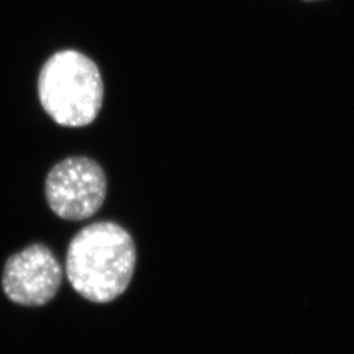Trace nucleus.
<instances>
[{"mask_svg":"<svg viewBox=\"0 0 354 354\" xmlns=\"http://www.w3.org/2000/svg\"><path fill=\"white\" fill-rule=\"evenodd\" d=\"M45 196L54 214L66 221H84L97 213L105 201V172L89 158H67L51 168Z\"/></svg>","mask_w":354,"mask_h":354,"instance_id":"nucleus-3","label":"nucleus"},{"mask_svg":"<svg viewBox=\"0 0 354 354\" xmlns=\"http://www.w3.org/2000/svg\"><path fill=\"white\" fill-rule=\"evenodd\" d=\"M304 1H317V0H304Z\"/></svg>","mask_w":354,"mask_h":354,"instance_id":"nucleus-5","label":"nucleus"},{"mask_svg":"<svg viewBox=\"0 0 354 354\" xmlns=\"http://www.w3.org/2000/svg\"><path fill=\"white\" fill-rule=\"evenodd\" d=\"M62 277V266L50 250L32 244L7 260L1 286L13 304L36 307L49 304L57 295Z\"/></svg>","mask_w":354,"mask_h":354,"instance_id":"nucleus-4","label":"nucleus"},{"mask_svg":"<svg viewBox=\"0 0 354 354\" xmlns=\"http://www.w3.org/2000/svg\"><path fill=\"white\" fill-rule=\"evenodd\" d=\"M136 266V243L114 222H96L80 230L66 256V274L73 289L92 304H109L121 297Z\"/></svg>","mask_w":354,"mask_h":354,"instance_id":"nucleus-1","label":"nucleus"},{"mask_svg":"<svg viewBox=\"0 0 354 354\" xmlns=\"http://www.w3.org/2000/svg\"><path fill=\"white\" fill-rule=\"evenodd\" d=\"M44 111L61 127H83L95 121L104 100V83L96 64L83 53L53 54L38 76Z\"/></svg>","mask_w":354,"mask_h":354,"instance_id":"nucleus-2","label":"nucleus"}]
</instances>
